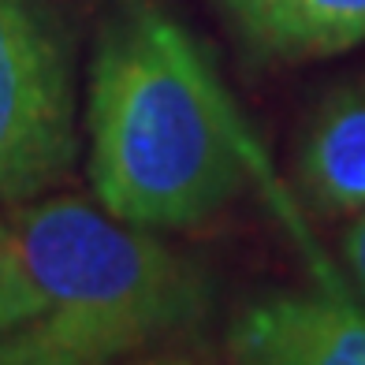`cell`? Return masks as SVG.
Segmentation results:
<instances>
[{"mask_svg": "<svg viewBox=\"0 0 365 365\" xmlns=\"http://www.w3.org/2000/svg\"><path fill=\"white\" fill-rule=\"evenodd\" d=\"M224 365H365V302L336 291H261L227 321Z\"/></svg>", "mask_w": 365, "mask_h": 365, "instance_id": "277c9868", "label": "cell"}, {"mask_svg": "<svg viewBox=\"0 0 365 365\" xmlns=\"http://www.w3.org/2000/svg\"><path fill=\"white\" fill-rule=\"evenodd\" d=\"M127 365H202V361H194L187 354H172V351H149V354L127 361Z\"/></svg>", "mask_w": 365, "mask_h": 365, "instance_id": "ba28073f", "label": "cell"}, {"mask_svg": "<svg viewBox=\"0 0 365 365\" xmlns=\"http://www.w3.org/2000/svg\"><path fill=\"white\" fill-rule=\"evenodd\" d=\"M254 60L309 63L365 45V0H217Z\"/></svg>", "mask_w": 365, "mask_h": 365, "instance_id": "8992f818", "label": "cell"}, {"mask_svg": "<svg viewBox=\"0 0 365 365\" xmlns=\"http://www.w3.org/2000/svg\"><path fill=\"white\" fill-rule=\"evenodd\" d=\"M339 257H343V272H346V284L354 287V294L365 302V212L354 217L343 231V242H339Z\"/></svg>", "mask_w": 365, "mask_h": 365, "instance_id": "52a82bcc", "label": "cell"}, {"mask_svg": "<svg viewBox=\"0 0 365 365\" xmlns=\"http://www.w3.org/2000/svg\"><path fill=\"white\" fill-rule=\"evenodd\" d=\"M209 302L202 264L93 197L41 194L0 217V365H127Z\"/></svg>", "mask_w": 365, "mask_h": 365, "instance_id": "7a4b0ae2", "label": "cell"}, {"mask_svg": "<svg viewBox=\"0 0 365 365\" xmlns=\"http://www.w3.org/2000/svg\"><path fill=\"white\" fill-rule=\"evenodd\" d=\"M78 145L63 34L41 0H0V209L53 194Z\"/></svg>", "mask_w": 365, "mask_h": 365, "instance_id": "3957f363", "label": "cell"}, {"mask_svg": "<svg viewBox=\"0 0 365 365\" xmlns=\"http://www.w3.org/2000/svg\"><path fill=\"white\" fill-rule=\"evenodd\" d=\"M93 202L135 227L194 231L257 175V145L217 63L153 0H123L86 75Z\"/></svg>", "mask_w": 365, "mask_h": 365, "instance_id": "6da1fadb", "label": "cell"}, {"mask_svg": "<svg viewBox=\"0 0 365 365\" xmlns=\"http://www.w3.org/2000/svg\"><path fill=\"white\" fill-rule=\"evenodd\" d=\"M294 182L324 220L351 224L365 212V71L309 112L294 145Z\"/></svg>", "mask_w": 365, "mask_h": 365, "instance_id": "5b68a950", "label": "cell"}]
</instances>
